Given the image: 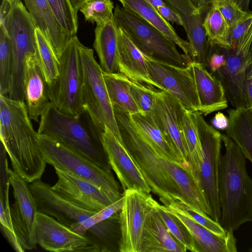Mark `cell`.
Listing matches in <instances>:
<instances>
[{
    "label": "cell",
    "instance_id": "6da1fadb",
    "mask_svg": "<svg viewBox=\"0 0 252 252\" xmlns=\"http://www.w3.org/2000/svg\"><path fill=\"white\" fill-rule=\"evenodd\" d=\"M24 101L0 94V137L13 170L27 183L39 180L46 162Z\"/></svg>",
    "mask_w": 252,
    "mask_h": 252
},
{
    "label": "cell",
    "instance_id": "7a4b0ae2",
    "mask_svg": "<svg viewBox=\"0 0 252 252\" xmlns=\"http://www.w3.org/2000/svg\"><path fill=\"white\" fill-rule=\"evenodd\" d=\"M222 140L225 153L219 166V223L226 231L233 232L243 223L252 222V179L238 146L226 134H222Z\"/></svg>",
    "mask_w": 252,
    "mask_h": 252
},
{
    "label": "cell",
    "instance_id": "3957f363",
    "mask_svg": "<svg viewBox=\"0 0 252 252\" xmlns=\"http://www.w3.org/2000/svg\"><path fill=\"white\" fill-rule=\"evenodd\" d=\"M103 132L86 110L78 117L72 116L60 111L51 102L41 115L37 130L39 134L55 140L111 172Z\"/></svg>",
    "mask_w": 252,
    "mask_h": 252
},
{
    "label": "cell",
    "instance_id": "277c9868",
    "mask_svg": "<svg viewBox=\"0 0 252 252\" xmlns=\"http://www.w3.org/2000/svg\"><path fill=\"white\" fill-rule=\"evenodd\" d=\"M125 146L143 174L151 191L165 206L181 197L179 188L162 164L160 157L146 143L132 125L128 114L114 108Z\"/></svg>",
    "mask_w": 252,
    "mask_h": 252
},
{
    "label": "cell",
    "instance_id": "5b68a950",
    "mask_svg": "<svg viewBox=\"0 0 252 252\" xmlns=\"http://www.w3.org/2000/svg\"><path fill=\"white\" fill-rule=\"evenodd\" d=\"M114 21L137 48L146 57L158 62L186 68L190 56L179 52L176 44L158 29L136 14L118 4L114 8Z\"/></svg>",
    "mask_w": 252,
    "mask_h": 252
},
{
    "label": "cell",
    "instance_id": "8992f818",
    "mask_svg": "<svg viewBox=\"0 0 252 252\" xmlns=\"http://www.w3.org/2000/svg\"><path fill=\"white\" fill-rule=\"evenodd\" d=\"M76 35L71 37L58 58V75L48 85L50 100L61 112L78 117L84 111L83 69Z\"/></svg>",
    "mask_w": 252,
    "mask_h": 252
},
{
    "label": "cell",
    "instance_id": "52a82bcc",
    "mask_svg": "<svg viewBox=\"0 0 252 252\" xmlns=\"http://www.w3.org/2000/svg\"><path fill=\"white\" fill-rule=\"evenodd\" d=\"M79 51L83 69V100L85 109L102 131L107 126L123 140L103 76V71L96 61L93 49L80 42Z\"/></svg>",
    "mask_w": 252,
    "mask_h": 252
},
{
    "label": "cell",
    "instance_id": "ba28073f",
    "mask_svg": "<svg viewBox=\"0 0 252 252\" xmlns=\"http://www.w3.org/2000/svg\"><path fill=\"white\" fill-rule=\"evenodd\" d=\"M40 149L46 162L72 173L98 187L114 201L121 198L118 182L107 171L55 140L38 134Z\"/></svg>",
    "mask_w": 252,
    "mask_h": 252
},
{
    "label": "cell",
    "instance_id": "9c48e42d",
    "mask_svg": "<svg viewBox=\"0 0 252 252\" xmlns=\"http://www.w3.org/2000/svg\"><path fill=\"white\" fill-rule=\"evenodd\" d=\"M203 152L199 181L211 212V218L219 222L221 212L219 195V171L222 134L204 120L198 111L192 112Z\"/></svg>",
    "mask_w": 252,
    "mask_h": 252
},
{
    "label": "cell",
    "instance_id": "30bf717a",
    "mask_svg": "<svg viewBox=\"0 0 252 252\" xmlns=\"http://www.w3.org/2000/svg\"><path fill=\"white\" fill-rule=\"evenodd\" d=\"M125 200L119 217V251L140 252L145 220L158 203L150 193L135 189L124 192Z\"/></svg>",
    "mask_w": 252,
    "mask_h": 252
},
{
    "label": "cell",
    "instance_id": "8fae6325",
    "mask_svg": "<svg viewBox=\"0 0 252 252\" xmlns=\"http://www.w3.org/2000/svg\"><path fill=\"white\" fill-rule=\"evenodd\" d=\"M222 48L226 63L213 74L221 81L231 105L246 107L244 88L252 52V27L235 47Z\"/></svg>",
    "mask_w": 252,
    "mask_h": 252
},
{
    "label": "cell",
    "instance_id": "7c38bea8",
    "mask_svg": "<svg viewBox=\"0 0 252 252\" xmlns=\"http://www.w3.org/2000/svg\"><path fill=\"white\" fill-rule=\"evenodd\" d=\"M33 241L50 252H101L86 235L73 231L54 217L39 212L35 219Z\"/></svg>",
    "mask_w": 252,
    "mask_h": 252
},
{
    "label": "cell",
    "instance_id": "4fadbf2b",
    "mask_svg": "<svg viewBox=\"0 0 252 252\" xmlns=\"http://www.w3.org/2000/svg\"><path fill=\"white\" fill-rule=\"evenodd\" d=\"M145 58L149 76L158 89L170 94L187 110L199 112V98L189 66L179 67Z\"/></svg>",
    "mask_w": 252,
    "mask_h": 252
},
{
    "label": "cell",
    "instance_id": "5bb4252c",
    "mask_svg": "<svg viewBox=\"0 0 252 252\" xmlns=\"http://www.w3.org/2000/svg\"><path fill=\"white\" fill-rule=\"evenodd\" d=\"M14 203L10 211L14 231L23 252L36 247L33 241V227L38 209L29 185L20 175L8 168Z\"/></svg>",
    "mask_w": 252,
    "mask_h": 252
},
{
    "label": "cell",
    "instance_id": "9a60e30c",
    "mask_svg": "<svg viewBox=\"0 0 252 252\" xmlns=\"http://www.w3.org/2000/svg\"><path fill=\"white\" fill-rule=\"evenodd\" d=\"M11 1L10 11L0 21L10 36L13 50V66L22 69L26 57L30 54L38 55L36 26L30 13L21 0Z\"/></svg>",
    "mask_w": 252,
    "mask_h": 252
},
{
    "label": "cell",
    "instance_id": "2e32d148",
    "mask_svg": "<svg viewBox=\"0 0 252 252\" xmlns=\"http://www.w3.org/2000/svg\"><path fill=\"white\" fill-rule=\"evenodd\" d=\"M58 177L52 189L64 199L98 212L115 201L92 183L72 173L54 167Z\"/></svg>",
    "mask_w": 252,
    "mask_h": 252
},
{
    "label": "cell",
    "instance_id": "e0dca14e",
    "mask_svg": "<svg viewBox=\"0 0 252 252\" xmlns=\"http://www.w3.org/2000/svg\"><path fill=\"white\" fill-rule=\"evenodd\" d=\"M183 107L181 102L170 94L158 90L152 115L181 158L184 166L190 168L188 149L181 123Z\"/></svg>",
    "mask_w": 252,
    "mask_h": 252
},
{
    "label": "cell",
    "instance_id": "ac0fdd59",
    "mask_svg": "<svg viewBox=\"0 0 252 252\" xmlns=\"http://www.w3.org/2000/svg\"><path fill=\"white\" fill-rule=\"evenodd\" d=\"M102 138L111 168L124 191L135 189L150 193L151 189L123 140L117 138L107 126L102 132Z\"/></svg>",
    "mask_w": 252,
    "mask_h": 252
},
{
    "label": "cell",
    "instance_id": "d6986e66",
    "mask_svg": "<svg viewBox=\"0 0 252 252\" xmlns=\"http://www.w3.org/2000/svg\"><path fill=\"white\" fill-rule=\"evenodd\" d=\"M180 17L190 45L192 61L206 66L211 44L203 26L204 14L198 11L189 0H163Z\"/></svg>",
    "mask_w": 252,
    "mask_h": 252
},
{
    "label": "cell",
    "instance_id": "ffe728a7",
    "mask_svg": "<svg viewBox=\"0 0 252 252\" xmlns=\"http://www.w3.org/2000/svg\"><path fill=\"white\" fill-rule=\"evenodd\" d=\"M24 94V101L30 119L38 122L39 118L50 100L48 84L37 55L31 54L26 58Z\"/></svg>",
    "mask_w": 252,
    "mask_h": 252
},
{
    "label": "cell",
    "instance_id": "44dd1931",
    "mask_svg": "<svg viewBox=\"0 0 252 252\" xmlns=\"http://www.w3.org/2000/svg\"><path fill=\"white\" fill-rule=\"evenodd\" d=\"M189 67L194 79L200 103L199 112L204 116L225 109L228 106L225 92L221 81L206 66L193 61Z\"/></svg>",
    "mask_w": 252,
    "mask_h": 252
},
{
    "label": "cell",
    "instance_id": "7402d4cb",
    "mask_svg": "<svg viewBox=\"0 0 252 252\" xmlns=\"http://www.w3.org/2000/svg\"><path fill=\"white\" fill-rule=\"evenodd\" d=\"M36 27L51 44L58 58L72 36L61 26L47 0H24Z\"/></svg>",
    "mask_w": 252,
    "mask_h": 252
},
{
    "label": "cell",
    "instance_id": "603a6c76",
    "mask_svg": "<svg viewBox=\"0 0 252 252\" xmlns=\"http://www.w3.org/2000/svg\"><path fill=\"white\" fill-rule=\"evenodd\" d=\"M118 30L119 73L135 82L158 88L149 76L145 55L122 29Z\"/></svg>",
    "mask_w": 252,
    "mask_h": 252
},
{
    "label": "cell",
    "instance_id": "cb8c5ba5",
    "mask_svg": "<svg viewBox=\"0 0 252 252\" xmlns=\"http://www.w3.org/2000/svg\"><path fill=\"white\" fill-rule=\"evenodd\" d=\"M160 158L162 164L179 188L181 197L179 199L189 204L199 212L211 217V210L200 184L190 168Z\"/></svg>",
    "mask_w": 252,
    "mask_h": 252
},
{
    "label": "cell",
    "instance_id": "d4e9b609",
    "mask_svg": "<svg viewBox=\"0 0 252 252\" xmlns=\"http://www.w3.org/2000/svg\"><path fill=\"white\" fill-rule=\"evenodd\" d=\"M187 251L171 234L156 207L149 213L145 220L140 252H186Z\"/></svg>",
    "mask_w": 252,
    "mask_h": 252
},
{
    "label": "cell",
    "instance_id": "484cf974",
    "mask_svg": "<svg viewBox=\"0 0 252 252\" xmlns=\"http://www.w3.org/2000/svg\"><path fill=\"white\" fill-rule=\"evenodd\" d=\"M128 116L137 132L159 157L184 165L181 158L157 125L152 114L140 112Z\"/></svg>",
    "mask_w": 252,
    "mask_h": 252
},
{
    "label": "cell",
    "instance_id": "4316f807",
    "mask_svg": "<svg viewBox=\"0 0 252 252\" xmlns=\"http://www.w3.org/2000/svg\"><path fill=\"white\" fill-rule=\"evenodd\" d=\"M186 225L200 250V252H236V239L233 232L227 231L226 235H217L198 223L180 210L166 206Z\"/></svg>",
    "mask_w": 252,
    "mask_h": 252
},
{
    "label": "cell",
    "instance_id": "83f0119b",
    "mask_svg": "<svg viewBox=\"0 0 252 252\" xmlns=\"http://www.w3.org/2000/svg\"><path fill=\"white\" fill-rule=\"evenodd\" d=\"M94 48L103 71L119 72L118 66V30L114 19L96 25L94 30Z\"/></svg>",
    "mask_w": 252,
    "mask_h": 252
},
{
    "label": "cell",
    "instance_id": "f1b7e54d",
    "mask_svg": "<svg viewBox=\"0 0 252 252\" xmlns=\"http://www.w3.org/2000/svg\"><path fill=\"white\" fill-rule=\"evenodd\" d=\"M118 0L124 8L138 15L160 31L172 40L185 54L190 57L191 50L189 42L178 35L169 22L164 19L147 0Z\"/></svg>",
    "mask_w": 252,
    "mask_h": 252
},
{
    "label": "cell",
    "instance_id": "f546056e",
    "mask_svg": "<svg viewBox=\"0 0 252 252\" xmlns=\"http://www.w3.org/2000/svg\"><path fill=\"white\" fill-rule=\"evenodd\" d=\"M227 112L229 125L226 134L252 163V113L246 107L230 109Z\"/></svg>",
    "mask_w": 252,
    "mask_h": 252
},
{
    "label": "cell",
    "instance_id": "4dcf8cb0",
    "mask_svg": "<svg viewBox=\"0 0 252 252\" xmlns=\"http://www.w3.org/2000/svg\"><path fill=\"white\" fill-rule=\"evenodd\" d=\"M103 76L113 106L128 114L140 113L129 89V79L121 73H107Z\"/></svg>",
    "mask_w": 252,
    "mask_h": 252
},
{
    "label": "cell",
    "instance_id": "1f68e13d",
    "mask_svg": "<svg viewBox=\"0 0 252 252\" xmlns=\"http://www.w3.org/2000/svg\"><path fill=\"white\" fill-rule=\"evenodd\" d=\"M191 112L183 106L181 112V123L189 152V166L200 183L199 175L203 152Z\"/></svg>",
    "mask_w": 252,
    "mask_h": 252
},
{
    "label": "cell",
    "instance_id": "d6a6232c",
    "mask_svg": "<svg viewBox=\"0 0 252 252\" xmlns=\"http://www.w3.org/2000/svg\"><path fill=\"white\" fill-rule=\"evenodd\" d=\"M203 26L210 44L231 48L228 40L229 27L214 5L212 4L205 13Z\"/></svg>",
    "mask_w": 252,
    "mask_h": 252
},
{
    "label": "cell",
    "instance_id": "836d02e7",
    "mask_svg": "<svg viewBox=\"0 0 252 252\" xmlns=\"http://www.w3.org/2000/svg\"><path fill=\"white\" fill-rule=\"evenodd\" d=\"M13 66L12 43L5 28L0 25V94L7 96Z\"/></svg>",
    "mask_w": 252,
    "mask_h": 252
},
{
    "label": "cell",
    "instance_id": "e575fe53",
    "mask_svg": "<svg viewBox=\"0 0 252 252\" xmlns=\"http://www.w3.org/2000/svg\"><path fill=\"white\" fill-rule=\"evenodd\" d=\"M160 217L174 238L187 251L200 252L197 244L186 225L164 205L156 206Z\"/></svg>",
    "mask_w": 252,
    "mask_h": 252
},
{
    "label": "cell",
    "instance_id": "d590c367",
    "mask_svg": "<svg viewBox=\"0 0 252 252\" xmlns=\"http://www.w3.org/2000/svg\"><path fill=\"white\" fill-rule=\"evenodd\" d=\"M38 60L48 85L58 75L59 62L48 40L37 28L35 31Z\"/></svg>",
    "mask_w": 252,
    "mask_h": 252
},
{
    "label": "cell",
    "instance_id": "8d00e7d4",
    "mask_svg": "<svg viewBox=\"0 0 252 252\" xmlns=\"http://www.w3.org/2000/svg\"><path fill=\"white\" fill-rule=\"evenodd\" d=\"M112 0H90L80 9L86 21L96 25L105 23L114 19V9Z\"/></svg>",
    "mask_w": 252,
    "mask_h": 252
},
{
    "label": "cell",
    "instance_id": "74e56055",
    "mask_svg": "<svg viewBox=\"0 0 252 252\" xmlns=\"http://www.w3.org/2000/svg\"><path fill=\"white\" fill-rule=\"evenodd\" d=\"M62 28L72 36L76 35L78 23L77 14L69 0H47Z\"/></svg>",
    "mask_w": 252,
    "mask_h": 252
},
{
    "label": "cell",
    "instance_id": "f35d334b",
    "mask_svg": "<svg viewBox=\"0 0 252 252\" xmlns=\"http://www.w3.org/2000/svg\"><path fill=\"white\" fill-rule=\"evenodd\" d=\"M129 89L140 113L152 114L156 101L154 87L135 82L129 79Z\"/></svg>",
    "mask_w": 252,
    "mask_h": 252
},
{
    "label": "cell",
    "instance_id": "ab89813d",
    "mask_svg": "<svg viewBox=\"0 0 252 252\" xmlns=\"http://www.w3.org/2000/svg\"><path fill=\"white\" fill-rule=\"evenodd\" d=\"M9 186L4 192L0 191V228L3 235L14 250L17 252H23L17 239L12 222L9 202Z\"/></svg>",
    "mask_w": 252,
    "mask_h": 252
},
{
    "label": "cell",
    "instance_id": "60d3db41",
    "mask_svg": "<svg viewBox=\"0 0 252 252\" xmlns=\"http://www.w3.org/2000/svg\"><path fill=\"white\" fill-rule=\"evenodd\" d=\"M166 206L175 208L184 212L193 220L217 235L223 236L226 235L227 233L219 222L214 220L206 215L199 212L181 200L175 201Z\"/></svg>",
    "mask_w": 252,
    "mask_h": 252
},
{
    "label": "cell",
    "instance_id": "b9f144b4",
    "mask_svg": "<svg viewBox=\"0 0 252 252\" xmlns=\"http://www.w3.org/2000/svg\"><path fill=\"white\" fill-rule=\"evenodd\" d=\"M212 4L220 11L229 28L244 18L248 12L242 10L233 0H218Z\"/></svg>",
    "mask_w": 252,
    "mask_h": 252
},
{
    "label": "cell",
    "instance_id": "7bdbcfd3",
    "mask_svg": "<svg viewBox=\"0 0 252 252\" xmlns=\"http://www.w3.org/2000/svg\"><path fill=\"white\" fill-rule=\"evenodd\" d=\"M252 27V12L229 29L228 40L231 48L235 47Z\"/></svg>",
    "mask_w": 252,
    "mask_h": 252
},
{
    "label": "cell",
    "instance_id": "ee69618b",
    "mask_svg": "<svg viewBox=\"0 0 252 252\" xmlns=\"http://www.w3.org/2000/svg\"><path fill=\"white\" fill-rule=\"evenodd\" d=\"M125 196L111 203L101 210L96 213L87 221V225L89 229H93L98 223L111 217L118 211L121 210L124 203Z\"/></svg>",
    "mask_w": 252,
    "mask_h": 252
},
{
    "label": "cell",
    "instance_id": "f6af8a7d",
    "mask_svg": "<svg viewBox=\"0 0 252 252\" xmlns=\"http://www.w3.org/2000/svg\"><path fill=\"white\" fill-rule=\"evenodd\" d=\"M226 63V56L221 47L211 44L210 52L207 65L211 73L215 74L222 68Z\"/></svg>",
    "mask_w": 252,
    "mask_h": 252
},
{
    "label": "cell",
    "instance_id": "bcb514c9",
    "mask_svg": "<svg viewBox=\"0 0 252 252\" xmlns=\"http://www.w3.org/2000/svg\"><path fill=\"white\" fill-rule=\"evenodd\" d=\"M244 97L246 107L252 113V66L249 67L247 72L244 88Z\"/></svg>",
    "mask_w": 252,
    "mask_h": 252
},
{
    "label": "cell",
    "instance_id": "7dc6e473",
    "mask_svg": "<svg viewBox=\"0 0 252 252\" xmlns=\"http://www.w3.org/2000/svg\"><path fill=\"white\" fill-rule=\"evenodd\" d=\"M162 17L167 21L175 23L183 26L182 22L174 10L166 3L164 6L159 7L157 9Z\"/></svg>",
    "mask_w": 252,
    "mask_h": 252
},
{
    "label": "cell",
    "instance_id": "c3c4849f",
    "mask_svg": "<svg viewBox=\"0 0 252 252\" xmlns=\"http://www.w3.org/2000/svg\"><path fill=\"white\" fill-rule=\"evenodd\" d=\"M211 123L216 129L226 130L229 125V119L223 113L219 112L212 119Z\"/></svg>",
    "mask_w": 252,
    "mask_h": 252
},
{
    "label": "cell",
    "instance_id": "681fc988",
    "mask_svg": "<svg viewBox=\"0 0 252 252\" xmlns=\"http://www.w3.org/2000/svg\"><path fill=\"white\" fill-rule=\"evenodd\" d=\"M218 0H189L199 11L206 13L210 6Z\"/></svg>",
    "mask_w": 252,
    "mask_h": 252
},
{
    "label": "cell",
    "instance_id": "f907efd6",
    "mask_svg": "<svg viewBox=\"0 0 252 252\" xmlns=\"http://www.w3.org/2000/svg\"><path fill=\"white\" fill-rule=\"evenodd\" d=\"M75 12L77 14L78 11L82 6L90 0H69Z\"/></svg>",
    "mask_w": 252,
    "mask_h": 252
},
{
    "label": "cell",
    "instance_id": "816d5d0a",
    "mask_svg": "<svg viewBox=\"0 0 252 252\" xmlns=\"http://www.w3.org/2000/svg\"><path fill=\"white\" fill-rule=\"evenodd\" d=\"M251 0H233L234 2L244 11L249 12Z\"/></svg>",
    "mask_w": 252,
    "mask_h": 252
},
{
    "label": "cell",
    "instance_id": "f5cc1de1",
    "mask_svg": "<svg viewBox=\"0 0 252 252\" xmlns=\"http://www.w3.org/2000/svg\"><path fill=\"white\" fill-rule=\"evenodd\" d=\"M154 7L157 9L159 7H161L166 4L163 0H147Z\"/></svg>",
    "mask_w": 252,
    "mask_h": 252
},
{
    "label": "cell",
    "instance_id": "db71d44e",
    "mask_svg": "<svg viewBox=\"0 0 252 252\" xmlns=\"http://www.w3.org/2000/svg\"><path fill=\"white\" fill-rule=\"evenodd\" d=\"M252 53H251V57H250V67H252Z\"/></svg>",
    "mask_w": 252,
    "mask_h": 252
},
{
    "label": "cell",
    "instance_id": "11a10c76",
    "mask_svg": "<svg viewBox=\"0 0 252 252\" xmlns=\"http://www.w3.org/2000/svg\"><path fill=\"white\" fill-rule=\"evenodd\" d=\"M10 0V1H12V0Z\"/></svg>",
    "mask_w": 252,
    "mask_h": 252
}]
</instances>
